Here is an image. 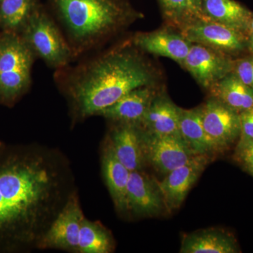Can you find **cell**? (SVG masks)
<instances>
[{
	"label": "cell",
	"mask_w": 253,
	"mask_h": 253,
	"mask_svg": "<svg viewBox=\"0 0 253 253\" xmlns=\"http://www.w3.org/2000/svg\"><path fill=\"white\" fill-rule=\"evenodd\" d=\"M241 130L236 147V155L253 144V109L239 113Z\"/></svg>",
	"instance_id": "cell-25"
},
{
	"label": "cell",
	"mask_w": 253,
	"mask_h": 253,
	"mask_svg": "<svg viewBox=\"0 0 253 253\" xmlns=\"http://www.w3.org/2000/svg\"><path fill=\"white\" fill-rule=\"evenodd\" d=\"M113 249L112 236L107 229L99 223L84 218L80 231L78 253H109Z\"/></svg>",
	"instance_id": "cell-23"
},
{
	"label": "cell",
	"mask_w": 253,
	"mask_h": 253,
	"mask_svg": "<svg viewBox=\"0 0 253 253\" xmlns=\"http://www.w3.org/2000/svg\"><path fill=\"white\" fill-rule=\"evenodd\" d=\"M232 72L253 91V56L234 61Z\"/></svg>",
	"instance_id": "cell-26"
},
{
	"label": "cell",
	"mask_w": 253,
	"mask_h": 253,
	"mask_svg": "<svg viewBox=\"0 0 253 253\" xmlns=\"http://www.w3.org/2000/svg\"><path fill=\"white\" fill-rule=\"evenodd\" d=\"M165 18L169 24L181 29L198 18L188 0H159Z\"/></svg>",
	"instance_id": "cell-24"
},
{
	"label": "cell",
	"mask_w": 253,
	"mask_h": 253,
	"mask_svg": "<svg viewBox=\"0 0 253 253\" xmlns=\"http://www.w3.org/2000/svg\"><path fill=\"white\" fill-rule=\"evenodd\" d=\"M209 161V156H195L186 164L168 173L164 179L159 182L166 211L173 212L181 207Z\"/></svg>",
	"instance_id": "cell-11"
},
{
	"label": "cell",
	"mask_w": 253,
	"mask_h": 253,
	"mask_svg": "<svg viewBox=\"0 0 253 253\" xmlns=\"http://www.w3.org/2000/svg\"><path fill=\"white\" fill-rule=\"evenodd\" d=\"M84 219L77 197L71 196L39 240L40 247L78 252L80 231Z\"/></svg>",
	"instance_id": "cell-8"
},
{
	"label": "cell",
	"mask_w": 253,
	"mask_h": 253,
	"mask_svg": "<svg viewBox=\"0 0 253 253\" xmlns=\"http://www.w3.org/2000/svg\"><path fill=\"white\" fill-rule=\"evenodd\" d=\"M21 33V38L36 56L51 67H64L73 58L71 46L53 20L39 5L32 13Z\"/></svg>",
	"instance_id": "cell-5"
},
{
	"label": "cell",
	"mask_w": 253,
	"mask_h": 253,
	"mask_svg": "<svg viewBox=\"0 0 253 253\" xmlns=\"http://www.w3.org/2000/svg\"><path fill=\"white\" fill-rule=\"evenodd\" d=\"M205 19L224 25L241 33H249L253 14L236 0H201Z\"/></svg>",
	"instance_id": "cell-18"
},
{
	"label": "cell",
	"mask_w": 253,
	"mask_h": 253,
	"mask_svg": "<svg viewBox=\"0 0 253 253\" xmlns=\"http://www.w3.org/2000/svg\"><path fill=\"white\" fill-rule=\"evenodd\" d=\"M191 9L194 11V14L198 18H204L202 11H201V0H188Z\"/></svg>",
	"instance_id": "cell-28"
},
{
	"label": "cell",
	"mask_w": 253,
	"mask_h": 253,
	"mask_svg": "<svg viewBox=\"0 0 253 253\" xmlns=\"http://www.w3.org/2000/svg\"><path fill=\"white\" fill-rule=\"evenodd\" d=\"M35 58L17 33L0 36V101L11 104L28 90Z\"/></svg>",
	"instance_id": "cell-4"
},
{
	"label": "cell",
	"mask_w": 253,
	"mask_h": 253,
	"mask_svg": "<svg viewBox=\"0 0 253 253\" xmlns=\"http://www.w3.org/2000/svg\"><path fill=\"white\" fill-rule=\"evenodd\" d=\"M38 5L37 0H0V26L5 32L21 33Z\"/></svg>",
	"instance_id": "cell-22"
},
{
	"label": "cell",
	"mask_w": 253,
	"mask_h": 253,
	"mask_svg": "<svg viewBox=\"0 0 253 253\" xmlns=\"http://www.w3.org/2000/svg\"><path fill=\"white\" fill-rule=\"evenodd\" d=\"M73 54L91 49L135 15L123 0H52Z\"/></svg>",
	"instance_id": "cell-3"
},
{
	"label": "cell",
	"mask_w": 253,
	"mask_h": 253,
	"mask_svg": "<svg viewBox=\"0 0 253 253\" xmlns=\"http://www.w3.org/2000/svg\"><path fill=\"white\" fill-rule=\"evenodd\" d=\"M102 172L115 206L120 212L126 211V190L130 171L115 155L110 142L103 151Z\"/></svg>",
	"instance_id": "cell-19"
},
{
	"label": "cell",
	"mask_w": 253,
	"mask_h": 253,
	"mask_svg": "<svg viewBox=\"0 0 253 253\" xmlns=\"http://www.w3.org/2000/svg\"><path fill=\"white\" fill-rule=\"evenodd\" d=\"M132 44L145 52L168 58L182 66L192 43L181 32L162 29L138 33L133 38Z\"/></svg>",
	"instance_id": "cell-13"
},
{
	"label": "cell",
	"mask_w": 253,
	"mask_h": 253,
	"mask_svg": "<svg viewBox=\"0 0 253 253\" xmlns=\"http://www.w3.org/2000/svg\"><path fill=\"white\" fill-rule=\"evenodd\" d=\"M59 183L44 157L0 149V252L18 251L38 240L54 207Z\"/></svg>",
	"instance_id": "cell-1"
},
{
	"label": "cell",
	"mask_w": 253,
	"mask_h": 253,
	"mask_svg": "<svg viewBox=\"0 0 253 253\" xmlns=\"http://www.w3.org/2000/svg\"><path fill=\"white\" fill-rule=\"evenodd\" d=\"M246 168H248L249 172H251L253 176V163H251V164H249V166H246Z\"/></svg>",
	"instance_id": "cell-31"
},
{
	"label": "cell",
	"mask_w": 253,
	"mask_h": 253,
	"mask_svg": "<svg viewBox=\"0 0 253 253\" xmlns=\"http://www.w3.org/2000/svg\"><path fill=\"white\" fill-rule=\"evenodd\" d=\"M249 34V36L250 35H253V14L252 18H251V23H250Z\"/></svg>",
	"instance_id": "cell-30"
},
{
	"label": "cell",
	"mask_w": 253,
	"mask_h": 253,
	"mask_svg": "<svg viewBox=\"0 0 253 253\" xmlns=\"http://www.w3.org/2000/svg\"><path fill=\"white\" fill-rule=\"evenodd\" d=\"M178 128L181 138L195 154L210 156L217 152L205 131L201 106L192 109L179 108Z\"/></svg>",
	"instance_id": "cell-20"
},
{
	"label": "cell",
	"mask_w": 253,
	"mask_h": 253,
	"mask_svg": "<svg viewBox=\"0 0 253 253\" xmlns=\"http://www.w3.org/2000/svg\"><path fill=\"white\" fill-rule=\"evenodd\" d=\"M217 99L236 112L253 109V91L244 84L234 73L226 75L208 90Z\"/></svg>",
	"instance_id": "cell-21"
},
{
	"label": "cell",
	"mask_w": 253,
	"mask_h": 253,
	"mask_svg": "<svg viewBox=\"0 0 253 253\" xmlns=\"http://www.w3.org/2000/svg\"><path fill=\"white\" fill-rule=\"evenodd\" d=\"M109 142L116 157L130 172L143 169L146 160L140 126L118 123L111 131Z\"/></svg>",
	"instance_id": "cell-15"
},
{
	"label": "cell",
	"mask_w": 253,
	"mask_h": 253,
	"mask_svg": "<svg viewBox=\"0 0 253 253\" xmlns=\"http://www.w3.org/2000/svg\"><path fill=\"white\" fill-rule=\"evenodd\" d=\"M179 109L167 95L157 94L139 126L149 134L180 135L178 128Z\"/></svg>",
	"instance_id": "cell-17"
},
{
	"label": "cell",
	"mask_w": 253,
	"mask_h": 253,
	"mask_svg": "<svg viewBox=\"0 0 253 253\" xmlns=\"http://www.w3.org/2000/svg\"><path fill=\"white\" fill-rule=\"evenodd\" d=\"M126 211L139 217H154L166 211L159 182L142 169L130 172L126 190Z\"/></svg>",
	"instance_id": "cell-12"
},
{
	"label": "cell",
	"mask_w": 253,
	"mask_h": 253,
	"mask_svg": "<svg viewBox=\"0 0 253 253\" xmlns=\"http://www.w3.org/2000/svg\"><path fill=\"white\" fill-rule=\"evenodd\" d=\"M156 94L154 85L136 88L125 95L112 106L101 111L97 116L118 123L139 126Z\"/></svg>",
	"instance_id": "cell-14"
},
{
	"label": "cell",
	"mask_w": 253,
	"mask_h": 253,
	"mask_svg": "<svg viewBox=\"0 0 253 253\" xmlns=\"http://www.w3.org/2000/svg\"><path fill=\"white\" fill-rule=\"evenodd\" d=\"M141 134L146 163L161 174L166 175L197 156L180 135H158L149 134L142 129Z\"/></svg>",
	"instance_id": "cell-6"
},
{
	"label": "cell",
	"mask_w": 253,
	"mask_h": 253,
	"mask_svg": "<svg viewBox=\"0 0 253 253\" xmlns=\"http://www.w3.org/2000/svg\"><path fill=\"white\" fill-rule=\"evenodd\" d=\"M201 108L205 131L217 152L229 149L239 139V113L211 96Z\"/></svg>",
	"instance_id": "cell-9"
},
{
	"label": "cell",
	"mask_w": 253,
	"mask_h": 253,
	"mask_svg": "<svg viewBox=\"0 0 253 253\" xmlns=\"http://www.w3.org/2000/svg\"><path fill=\"white\" fill-rule=\"evenodd\" d=\"M156 75L137 49L123 46L74 68L66 90L78 114L97 116L133 89L154 85Z\"/></svg>",
	"instance_id": "cell-2"
},
{
	"label": "cell",
	"mask_w": 253,
	"mask_h": 253,
	"mask_svg": "<svg viewBox=\"0 0 253 253\" xmlns=\"http://www.w3.org/2000/svg\"><path fill=\"white\" fill-rule=\"evenodd\" d=\"M239 159L244 163L245 166H249L253 163V144L249 147L243 150L241 152L236 155Z\"/></svg>",
	"instance_id": "cell-27"
},
{
	"label": "cell",
	"mask_w": 253,
	"mask_h": 253,
	"mask_svg": "<svg viewBox=\"0 0 253 253\" xmlns=\"http://www.w3.org/2000/svg\"><path fill=\"white\" fill-rule=\"evenodd\" d=\"M182 66L200 85L209 90L217 82L232 72L234 61L229 55L192 43Z\"/></svg>",
	"instance_id": "cell-10"
},
{
	"label": "cell",
	"mask_w": 253,
	"mask_h": 253,
	"mask_svg": "<svg viewBox=\"0 0 253 253\" xmlns=\"http://www.w3.org/2000/svg\"><path fill=\"white\" fill-rule=\"evenodd\" d=\"M2 146H3L2 144H1V142H0V149H1V148H2Z\"/></svg>",
	"instance_id": "cell-32"
},
{
	"label": "cell",
	"mask_w": 253,
	"mask_h": 253,
	"mask_svg": "<svg viewBox=\"0 0 253 253\" xmlns=\"http://www.w3.org/2000/svg\"><path fill=\"white\" fill-rule=\"evenodd\" d=\"M180 31L190 42L227 55L243 51L249 41L244 33L205 18L194 20Z\"/></svg>",
	"instance_id": "cell-7"
},
{
	"label": "cell",
	"mask_w": 253,
	"mask_h": 253,
	"mask_svg": "<svg viewBox=\"0 0 253 253\" xmlns=\"http://www.w3.org/2000/svg\"><path fill=\"white\" fill-rule=\"evenodd\" d=\"M248 46H249V49H251V52L253 54V35H250L249 36Z\"/></svg>",
	"instance_id": "cell-29"
},
{
	"label": "cell",
	"mask_w": 253,
	"mask_h": 253,
	"mask_svg": "<svg viewBox=\"0 0 253 253\" xmlns=\"http://www.w3.org/2000/svg\"><path fill=\"white\" fill-rule=\"evenodd\" d=\"M181 253H240L237 241L223 229L211 228L186 234L181 241Z\"/></svg>",
	"instance_id": "cell-16"
}]
</instances>
